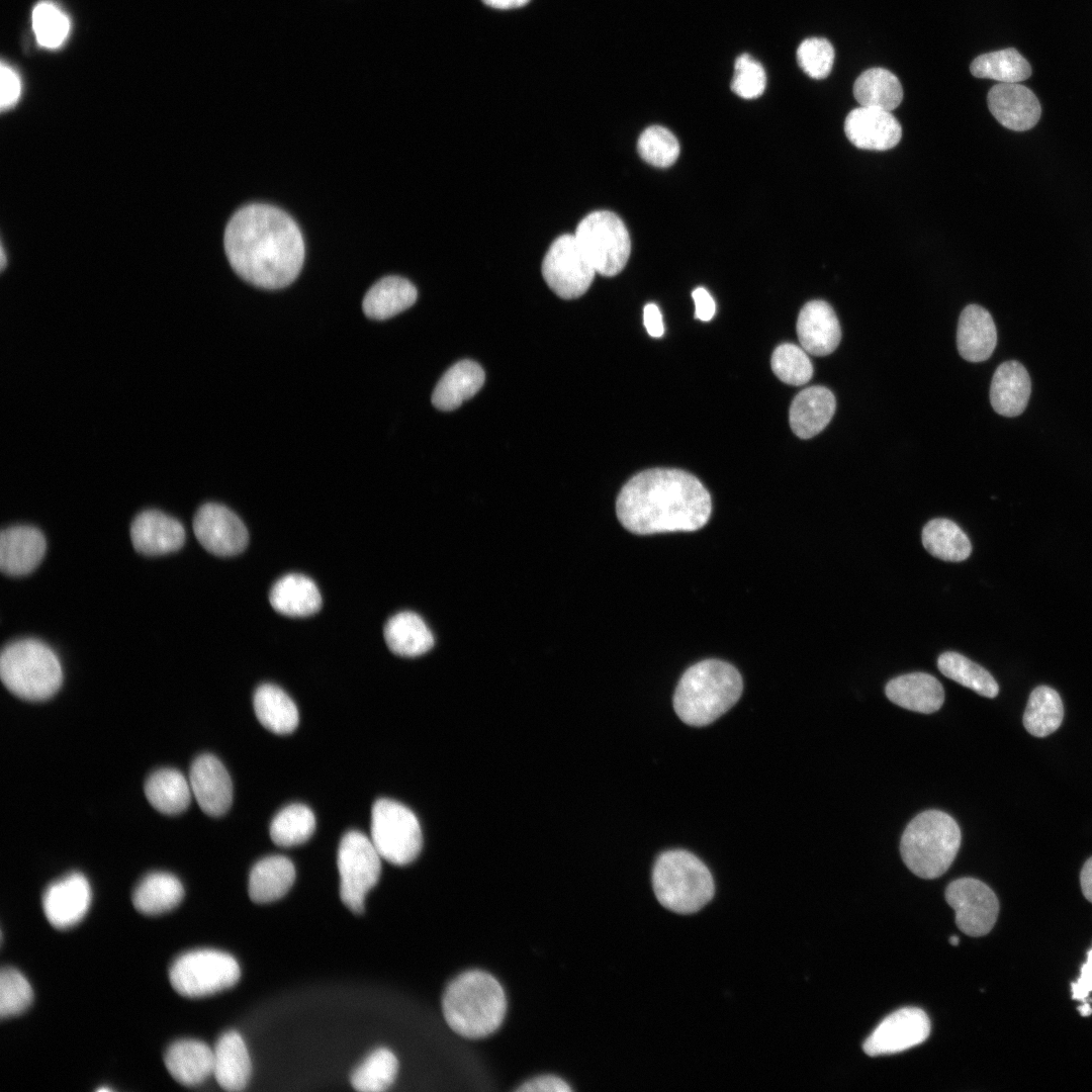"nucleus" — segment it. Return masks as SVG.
I'll return each mask as SVG.
<instances>
[{
  "label": "nucleus",
  "instance_id": "f257e3e1",
  "mask_svg": "<svg viewBox=\"0 0 1092 1092\" xmlns=\"http://www.w3.org/2000/svg\"><path fill=\"white\" fill-rule=\"evenodd\" d=\"M224 251L235 272L265 289L292 283L304 261L305 248L296 222L278 207L264 203L239 209L226 224Z\"/></svg>",
  "mask_w": 1092,
  "mask_h": 1092
},
{
  "label": "nucleus",
  "instance_id": "f03ea898",
  "mask_svg": "<svg viewBox=\"0 0 1092 1092\" xmlns=\"http://www.w3.org/2000/svg\"><path fill=\"white\" fill-rule=\"evenodd\" d=\"M712 500L704 484L681 469L651 468L631 477L621 488L616 513L628 531L638 535L696 531L710 519Z\"/></svg>",
  "mask_w": 1092,
  "mask_h": 1092
},
{
  "label": "nucleus",
  "instance_id": "7ed1b4c3",
  "mask_svg": "<svg viewBox=\"0 0 1092 1092\" xmlns=\"http://www.w3.org/2000/svg\"><path fill=\"white\" fill-rule=\"evenodd\" d=\"M442 1010L447 1024L457 1034L471 1039L483 1038L502 1025L507 1012L506 993L490 974L467 971L446 988Z\"/></svg>",
  "mask_w": 1092,
  "mask_h": 1092
},
{
  "label": "nucleus",
  "instance_id": "20e7f679",
  "mask_svg": "<svg viewBox=\"0 0 1092 1092\" xmlns=\"http://www.w3.org/2000/svg\"><path fill=\"white\" fill-rule=\"evenodd\" d=\"M743 690L739 671L719 659L702 660L681 675L673 696L679 719L691 726H706L727 712Z\"/></svg>",
  "mask_w": 1092,
  "mask_h": 1092
},
{
  "label": "nucleus",
  "instance_id": "39448f33",
  "mask_svg": "<svg viewBox=\"0 0 1092 1092\" xmlns=\"http://www.w3.org/2000/svg\"><path fill=\"white\" fill-rule=\"evenodd\" d=\"M652 889L658 903L676 914L699 912L714 897L715 884L708 867L682 849L662 852L652 869Z\"/></svg>",
  "mask_w": 1092,
  "mask_h": 1092
},
{
  "label": "nucleus",
  "instance_id": "423d86ee",
  "mask_svg": "<svg viewBox=\"0 0 1092 1092\" xmlns=\"http://www.w3.org/2000/svg\"><path fill=\"white\" fill-rule=\"evenodd\" d=\"M961 830L946 813L927 810L907 825L900 852L907 868L922 879H935L946 872L961 845Z\"/></svg>",
  "mask_w": 1092,
  "mask_h": 1092
},
{
  "label": "nucleus",
  "instance_id": "0eeeda50",
  "mask_svg": "<svg viewBox=\"0 0 1092 1092\" xmlns=\"http://www.w3.org/2000/svg\"><path fill=\"white\" fill-rule=\"evenodd\" d=\"M0 676L9 692L27 701L51 698L63 681L59 658L48 645L34 639L16 640L3 648Z\"/></svg>",
  "mask_w": 1092,
  "mask_h": 1092
},
{
  "label": "nucleus",
  "instance_id": "6e6552de",
  "mask_svg": "<svg viewBox=\"0 0 1092 1092\" xmlns=\"http://www.w3.org/2000/svg\"><path fill=\"white\" fill-rule=\"evenodd\" d=\"M241 969L228 952L203 948L184 952L170 967L169 978L174 990L185 997L213 995L237 984Z\"/></svg>",
  "mask_w": 1092,
  "mask_h": 1092
},
{
  "label": "nucleus",
  "instance_id": "1a4fd4ad",
  "mask_svg": "<svg viewBox=\"0 0 1092 1092\" xmlns=\"http://www.w3.org/2000/svg\"><path fill=\"white\" fill-rule=\"evenodd\" d=\"M574 237L597 273L612 277L626 266L631 241L622 219L609 210H596L584 216Z\"/></svg>",
  "mask_w": 1092,
  "mask_h": 1092
},
{
  "label": "nucleus",
  "instance_id": "9d476101",
  "mask_svg": "<svg viewBox=\"0 0 1092 1092\" xmlns=\"http://www.w3.org/2000/svg\"><path fill=\"white\" fill-rule=\"evenodd\" d=\"M371 841L380 856L390 863L408 864L418 857L423 845L419 820L402 804L379 799L371 812Z\"/></svg>",
  "mask_w": 1092,
  "mask_h": 1092
},
{
  "label": "nucleus",
  "instance_id": "9b49d317",
  "mask_svg": "<svg viewBox=\"0 0 1092 1092\" xmlns=\"http://www.w3.org/2000/svg\"><path fill=\"white\" fill-rule=\"evenodd\" d=\"M380 858L371 839L362 832L352 830L342 837L337 856L340 897L355 914L364 911L366 895L378 883Z\"/></svg>",
  "mask_w": 1092,
  "mask_h": 1092
},
{
  "label": "nucleus",
  "instance_id": "f8f14e48",
  "mask_svg": "<svg viewBox=\"0 0 1092 1092\" xmlns=\"http://www.w3.org/2000/svg\"><path fill=\"white\" fill-rule=\"evenodd\" d=\"M541 271L549 288L563 299L584 294L597 273L574 235L570 234L561 235L552 242L543 258Z\"/></svg>",
  "mask_w": 1092,
  "mask_h": 1092
},
{
  "label": "nucleus",
  "instance_id": "ddd939ff",
  "mask_svg": "<svg viewBox=\"0 0 1092 1092\" xmlns=\"http://www.w3.org/2000/svg\"><path fill=\"white\" fill-rule=\"evenodd\" d=\"M945 900L954 910L956 923L967 935L983 936L991 931L999 913L994 892L974 878H961L945 890Z\"/></svg>",
  "mask_w": 1092,
  "mask_h": 1092
},
{
  "label": "nucleus",
  "instance_id": "4468645a",
  "mask_svg": "<svg viewBox=\"0 0 1092 1092\" xmlns=\"http://www.w3.org/2000/svg\"><path fill=\"white\" fill-rule=\"evenodd\" d=\"M192 525L199 543L213 555L234 556L248 545L249 534L245 524L223 505L203 504L196 511Z\"/></svg>",
  "mask_w": 1092,
  "mask_h": 1092
},
{
  "label": "nucleus",
  "instance_id": "2eb2a0df",
  "mask_svg": "<svg viewBox=\"0 0 1092 1092\" xmlns=\"http://www.w3.org/2000/svg\"><path fill=\"white\" fill-rule=\"evenodd\" d=\"M930 1033L927 1014L917 1007H905L888 1015L863 1042L871 1057L901 1053L922 1043Z\"/></svg>",
  "mask_w": 1092,
  "mask_h": 1092
},
{
  "label": "nucleus",
  "instance_id": "dca6fc26",
  "mask_svg": "<svg viewBox=\"0 0 1092 1092\" xmlns=\"http://www.w3.org/2000/svg\"><path fill=\"white\" fill-rule=\"evenodd\" d=\"M90 902V885L80 873H72L51 884L42 896L48 921L60 929L77 924L87 913Z\"/></svg>",
  "mask_w": 1092,
  "mask_h": 1092
},
{
  "label": "nucleus",
  "instance_id": "f3484780",
  "mask_svg": "<svg viewBox=\"0 0 1092 1092\" xmlns=\"http://www.w3.org/2000/svg\"><path fill=\"white\" fill-rule=\"evenodd\" d=\"M191 791L209 816L223 815L233 803V783L221 761L212 754H201L192 763L189 774Z\"/></svg>",
  "mask_w": 1092,
  "mask_h": 1092
},
{
  "label": "nucleus",
  "instance_id": "a211bd4d",
  "mask_svg": "<svg viewBox=\"0 0 1092 1092\" xmlns=\"http://www.w3.org/2000/svg\"><path fill=\"white\" fill-rule=\"evenodd\" d=\"M844 132L848 141L858 149L887 151L900 142L902 127L891 111L859 106L847 114Z\"/></svg>",
  "mask_w": 1092,
  "mask_h": 1092
},
{
  "label": "nucleus",
  "instance_id": "6ab92c4d",
  "mask_svg": "<svg viewBox=\"0 0 1092 1092\" xmlns=\"http://www.w3.org/2000/svg\"><path fill=\"white\" fill-rule=\"evenodd\" d=\"M988 108L997 121L1014 131L1032 128L1039 120L1041 107L1037 97L1019 83H998L987 95Z\"/></svg>",
  "mask_w": 1092,
  "mask_h": 1092
},
{
  "label": "nucleus",
  "instance_id": "aec40b11",
  "mask_svg": "<svg viewBox=\"0 0 1092 1092\" xmlns=\"http://www.w3.org/2000/svg\"><path fill=\"white\" fill-rule=\"evenodd\" d=\"M130 539L135 551L156 556L179 550L185 542V530L173 517L158 510H146L131 522Z\"/></svg>",
  "mask_w": 1092,
  "mask_h": 1092
},
{
  "label": "nucleus",
  "instance_id": "412c9836",
  "mask_svg": "<svg viewBox=\"0 0 1092 1092\" xmlns=\"http://www.w3.org/2000/svg\"><path fill=\"white\" fill-rule=\"evenodd\" d=\"M797 335L802 348L814 356H827L841 340V328L832 306L821 299L807 302L797 320Z\"/></svg>",
  "mask_w": 1092,
  "mask_h": 1092
},
{
  "label": "nucleus",
  "instance_id": "4be33fe9",
  "mask_svg": "<svg viewBox=\"0 0 1092 1092\" xmlns=\"http://www.w3.org/2000/svg\"><path fill=\"white\" fill-rule=\"evenodd\" d=\"M46 549V538L37 528H5L0 534V569L10 576L26 575L40 563Z\"/></svg>",
  "mask_w": 1092,
  "mask_h": 1092
},
{
  "label": "nucleus",
  "instance_id": "5701e85b",
  "mask_svg": "<svg viewBox=\"0 0 1092 1092\" xmlns=\"http://www.w3.org/2000/svg\"><path fill=\"white\" fill-rule=\"evenodd\" d=\"M835 408V396L830 389L821 385L807 387L801 390L791 403V429L799 438L810 439L825 429Z\"/></svg>",
  "mask_w": 1092,
  "mask_h": 1092
},
{
  "label": "nucleus",
  "instance_id": "b1692460",
  "mask_svg": "<svg viewBox=\"0 0 1092 1092\" xmlns=\"http://www.w3.org/2000/svg\"><path fill=\"white\" fill-rule=\"evenodd\" d=\"M996 344L997 332L990 312L978 304L966 306L957 329V346L962 358L983 362L992 355Z\"/></svg>",
  "mask_w": 1092,
  "mask_h": 1092
},
{
  "label": "nucleus",
  "instance_id": "393cba45",
  "mask_svg": "<svg viewBox=\"0 0 1092 1092\" xmlns=\"http://www.w3.org/2000/svg\"><path fill=\"white\" fill-rule=\"evenodd\" d=\"M164 1062L177 1082L193 1087L213 1075L214 1053L203 1041L180 1039L167 1049Z\"/></svg>",
  "mask_w": 1092,
  "mask_h": 1092
},
{
  "label": "nucleus",
  "instance_id": "a878e982",
  "mask_svg": "<svg viewBox=\"0 0 1092 1092\" xmlns=\"http://www.w3.org/2000/svg\"><path fill=\"white\" fill-rule=\"evenodd\" d=\"M1031 382L1025 367L1018 361L998 366L990 386V401L994 411L1004 417H1016L1025 410Z\"/></svg>",
  "mask_w": 1092,
  "mask_h": 1092
},
{
  "label": "nucleus",
  "instance_id": "bb28decb",
  "mask_svg": "<svg viewBox=\"0 0 1092 1092\" xmlns=\"http://www.w3.org/2000/svg\"><path fill=\"white\" fill-rule=\"evenodd\" d=\"M213 1076L226 1091H242L250 1080L252 1063L244 1038L236 1030L225 1031L214 1050Z\"/></svg>",
  "mask_w": 1092,
  "mask_h": 1092
},
{
  "label": "nucleus",
  "instance_id": "cd10ccee",
  "mask_svg": "<svg viewBox=\"0 0 1092 1092\" xmlns=\"http://www.w3.org/2000/svg\"><path fill=\"white\" fill-rule=\"evenodd\" d=\"M894 704L919 713H933L944 702L941 684L925 672H913L891 679L885 689Z\"/></svg>",
  "mask_w": 1092,
  "mask_h": 1092
},
{
  "label": "nucleus",
  "instance_id": "c85d7f7f",
  "mask_svg": "<svg viewBox=\"0 0 1092 1092\" xmlns=\"http://www.w3.org/2000/svg\"><path fill=\"white\" fill-rule=\"evenodd\" d=\"M272 608L288 617H307L322 607V596L315 582L299 573H288L272 585L269 593Z\"/></svg>",
  "mask_w": 1092,
  "mask_h": 1092
},
{
  "label": "nucleus",
  "instance_id": "c756f323",
  "mask_svg": "<svg viewBox=\"0 0 1092 1092\" xmlns=\"http://www.w3.org/2000/svg\"><path fill=\"white\" fill-rule=\"evenodd\" d=\"M483 383L481 366L471 360H461L440 378L432 393V403L440 411H453L477 393Z\"/></svg>",
  "mask_w": 1092,
  "mask_h": 1092
},
{
  "label": "nucleus",
  "instance_id": "7c9ffc66",
  "mask_svg": "<svg viewBox=\"0 0 1092 1092\" xmlns=\"http://www.w3.org/2000/svg\"><path fill=\"white\" fill-rule=\"evenodd\" d=\"M295 881V868L283 855H271L254 864L249 875L250 899L259 904L282 898Z\"/></svg>",
  "mask_w": 1092,
  "mask_h": 1092
},
{
  "label": "nucleus",
  "instance_id": "2f4dec72",
  "mask_svg": "<svg viewBox=\"0 0 1092 1092\" xmlns=\"http://www.w3.org/2000/svg\"><path fill=\"white\" fill-rule=\"evenodd\" d=\"M418 297L414 284L399 276H386L366 292L362 307L367 317L387 320L412 306Z\"/></svg>",
  "mask_w": 1092,
  "mask_h": 1092
},
{
  "label": "nucleus",
  "instance_id": "473e14b6",
  "mask_svg": "<svg viewBox=\"0 0 1092 1092\" xmlns=\"http://www.w3.org/2000/svg\"><path fill=\"white\" fill-rule=\"evenodd\" d=\"M386 645L396 655L415 657L428 652L434 636L416 613L400 612L388 619L383 630Z\"/></svg>",
  "mask_w": 1092,
  "mask_h": 1092
},
{
  "label": "nucleus",
  "instance_id": "72a5a7b5",
  "mask_svg": "<svg viewBox=\"0 0 1092 1092\" xmlns=\"http://www.w3.org/2000/svg\"><path fill=\"white\" fill-rule=\"evenodd\" d=\"M254 710L260 723L276 734L291 733L298 725V711L291 698L279 687L261 685L254 694Z\"/></svg>",
  "mask_w": 1092,
  "mask_h": 1092
},
{
  "label": "nucleus",
  "instance_id": "f704fd0d",
  "mask_svg": "<svg viewBox=\"0 0 1092 1092\" xmlns=\"http://www.w3.org/2000/svg\"><path fill=\"white\" fill-rule=\"evenodd\" d=\"M184 888L175 876L156 872L146 876L132 893L134 908L146 915H158L175 908L183 899Z\"/></svg>",
  "mask_w": 1092,
  "mask_h": 1092
},
{
  "label": "nucleus",
  "instance_id": "c9c22d12",
  "mask_svg": "<svg viewBox=\"0 0 1092 1092\" xmlns=\"http://www.w3.org/2000/svg\"><path fill=\"white\" fill-rule=\"evenodd\" d=\"M853 96L860 106L896 109L903 99L899 79L884 68H871L862 72L853 84Z\"/></svg>",
  "mask_w": 1092,
  "mask_h": 1092
},
{
  "label": "nucleus",
  "instance_id": "e433bc0d",
  "mask_svg": "<svg viewBox=\"0 0 1092 1092\" xmlns=\"http://www.w3.org/2000/svg\"><path fill=\"white\" fill-rule=\"evenodd\" d=\"M191 792L185 777L172 768L156 770L145 784V794L151 805L167 815L183 812L190 804Z\"/></svg>",
  "mask_w": 1092,
  "mask_h": 1092
},
{
  "label": "nucleus",
  "instance_id": "4c0bfd02",
  "mask_svg": "<svg viewBox=\"0 0 1092 1092\" xmlns=\"http://www.w3.org/2000/svg\"><path fill=\"white\" fill-rule=\"evenodd\" d=\"M922 543L932 556L944 561H963L972 551L968 536L947 519L929 521L922 530Z\"/></svg>",
  "mask_w": 1092,
  "mask_h": 1092
},
{
  "label": "nucleus",
  "instance_id": "58836bf2",
  "mask_svg": "<svg viewBox=\"0 0 1092 1092\" xmlns=\"http://www.w3.org/2000/svg\"><path fill=\"white\" fill-rule=\"evenodd\" d=\"M1063 718L1064 707L1057 691L1039 686L1031 692L1023 714V725L1028 733L1045 737L1061 726Z\"/></svg>",
  "mask_w": 1092,
  "mask_h": 1092
},
{
  "label": "nucleus",
  "instance_id": "ea45409f",
  "mask_svg": "<svg viewBox=\"0 0 1092 1092\" xmlns=\"http://www.w3.org/2000/svg\"><path fill=\"white\" fill-rule=\"evenodd\" d=\"M970 71L977 78L999 83H1019L1031 75L1029 63L1013 48L980 55L972 62Z\"/></svg>",
  "mask_w": 1092,
  "mask_h": 1092
},
{
  "label": "nucleus",
  "instance_id": "a19ab883",
  "mask_svg": "<svg viewBox=\"0 0 1092 1092\" xmlns=\"http://www.w3.org/2000/svg\"><path fill=\"white\" fill-rule=\"evenodd\" d=\"M397 1072L398 1061L395 1055L386 1048H379L370 1053L352 1072L350 1082L357 1091L381 1092L393 1084Z\"/></svg>",
  "mask_w": 1092,
  "mask_h": 1092
},
{
  "label": "nucleus",
  "instance_id": "79ce46f5",
  "mask_svg": "<svg viewBox=\"0 0 1092 1092\" xmlns=\"http://www.w3.org/2000/svg\"><path fill=\"white\" fill-rule=\"evenodd\" d=\"M937 667L946 677L983 697L995 698L998 695L999 687L991 673L960 653H942L937 659Z\"/></svg>",
  "mask_w": 1092,
  "mask_h": 1092
},
{
  "label": "nucleus",
  "instance_id": "37998d69",
  "mask_svg": "<svg viewBox=\"0 0 1092 1092\" xmlns=\"http://www.w3.org/2000/svg\"><path fill=\"white\" fill-rule=\"evenodd\" d=\"M315 829V817L312 811L302 804H291L283 808L272 820L270 837L283 847L304 843Z\"/></svg>",
  "mask_w": 1092,
  "mask_h": 1092
},
{
  "label": "nucleus",
  "instance_id": "c03bdc74",
  "mask_svg": "<svg viewBox=\"0 0 1092 1092\" xmlns=\"http://www.w3.org/2000/svg\"><path fill=\"white\" fill-rule=\"evenodd\" d=\"M31 22L37 43L47 49L61 47L70 31L68 16L50 1H41L34 6Z\"/></svg>",
  "mask_w": 1092,
  "mask_h": 1092
},
{
  "label": "nucleus",
  "instance_id": "a18cd8bd",
  "mask_svg": "<svg viewBox=\"0 0 1092 1092\" xmlns=\"http://www.w3.org/2000/svg\"><path fill=\"white\" fill-rule=\"evenodd\" d=\"M770 366L776 376L790 385H803L813 376V365L806 351L792 343H784L775 349Z\"/></svg>",
  "mask_w": 1092,
  "mask_h": 1092
},
{
  "label": "nucleus",
  "instance_id": "49530a36",
  "mask_svg": "<svg viewBox=\"0 0 1092 1092\" xmlns=\"http://www.w3.org/2000/svg\"><path fill=\"white\" fill-rule=\"evenodd\" d=\"M638 152L648 164L665 168L672 165L679 155V144L667 128L652 125L644 129L638 140Z\"/></svg>",
  "mask_w": 1092,
  "mask_h": 1092
},
{
  "label": "nucleus",
  "instance_id": "de8ad7c7",
  "mask_svg": "<svg viewBox=\"0 0 1092 1092\" xmlns=\"http://www.w3.org/2000/svg\"><path fill=\"white\" fill-rule=\"evenodd\" d=\"M33 992L26 978L16 969L0 973V1016L6 1018L23 1012L31 1003Z\"/></svg>",
  "mask_w": 1092,
  "mask_h": 1092
},
{
  "label": "nucleus",
  "instance_id": "09e8293b",
  "mask_svg": "<svg viewBox=\"0 0 1092 1092\" xmlns=\"http://www.w3.org/2000/svg\"><path fill=\"white\" fill-rule=\"evenodd\" d=\"M797 62L810 78L825 79L833 68L834 49L823 37H810L803 40L797 50Z\"/></svg>",
  "mask_w": 1092,
  "mask_h": 1092
},
{
  "label": "nucleus",
  "instance_id": "8fccbe9b",
  "mask_svg": "<svg viewBox=\"0 0 1092 1092\" xmlns=\"http://www.w3.org/2000/svg\"><path fill=\"white\" fill-rule=\"evenodd\" d=\"M734 76L731 81V90L745 99L760 96L766 86V76L763 67L748 54L740 55L734 65Z\"/></svg>",
  "mask_w": 1092,
  "mask_h": 1092
},
{
  "label": "nucleus",
  "instance_id": "3c124183",
  "mask_svg": "<svg viewBox=\"0 0 1092 1092\" xmlns=\"http://www.w3.org/2000/svg\"><path fill=\"white\" fill-rule=\"evenodd\" d=\"M0 80V107L4 111L18 101L21 94V82L18 74L4 63H1Z\"/></svg>",
  "mask_w": 1092,
  "mask_h": 1092
},
{
  "label": "nucleus",
  "instance_id": "603ef678",
  "mask_svg": "<svg viewBox=\"0 0 1092 1092\" xmlns=\"http://www.w3.org/2000/svg\"><path fill=\"white\" fill-rule=\"evenodd\" d=\"M517 1091L569 1092L571 1091V1088L561 1078L553 1075H546L527 1081L521 1087L517 1088Z\"/></svg>",
  "mask_w": 1092,
  "mask_h": 1092
},
{
  "label": "nucleus",
  "instance_id": "864d4df0",
  "mask_svg": "<svg viewBox=\"0 0 1092 1092\" xmlns=\"http://www.w3.org/2000/svg\"><path fill=\"white\" fill-rule=\"evenodd\" d=\"M1092 991V948L1087 953V961L1081 968L1080 977L1072 983L1073 999L1085 1001Z\"/></svg>",
  "mask_w": 1092,
  "mask_h": 1092
},
{
  "label": "nucleus",
  "instance_id": "5fc2aeb1",
  "mask_svg": "<svg viewBox=\"0 0 1092 1092\" xmlns=\"http://www.w3.org/2000/svg\"><path fill=\"white\" fill-rule=\"evenodd\" d=\"M695 302V317L703 322L713 318L716 305L711 294L704 287H698L692 292Z\"/></svg>",
  "mask_w": 1092,
  "mask_h": 1092
},
{
  "label": "nucleus",
  "instance_id": "6e6d98bb",
  "mask_svg": "<svg viewBox=\"0 0 1092 1092\" xmlns=\"http://www.w3.org/2000/svg\"><path fill=\"white\" fill-rule=\"evenodd\" d=\"M643 322L647 333L651 337L659 338L663 335L664 326L662 315L656 304L648 303L644 306Z\"/></svg>",
  "mask_w": 1092,
  "mask_h": 1092
},
{
  "label": "nucleus",
  "instance_id": "4d7b16f0",
  "mask_svg": "<svg viewBox=\"0 0 1092 1092\" xmlns=\"http://www.w3.org/2000/svg\"><path fill=\"white\" fill-rule=\"evenodd\" d=\"M1080 882L1083 895L1092 903V857L1082 868Z\"/></svg>",
  "mask_w": 1092,
  "mask_h": 1092
},
{
  "label": "nucleus",
  "instance_id": "13d9d810",
  "mask_svg": "<svg viewBox=\"0 0 1092 1092\" xmlns=\"http://www.w3.org/2000/svg\"><path fill=\"white\" fill-rule=\"evenodd\" d=\"M485 5L496 9H513L525 6L530 0H481Z\"/></svg>",
  "mask_w": 1092,
  "mask_h": 1092
},
{
  "label": "nucleus",
  "instance_id": "bf43d9fd",
  "mask_svg": "<svg viewBox=\"0 0 1092 1092\" xmlns=\"http://www.w3.org/2000/svg\"><path fill=\"white\" fill-rule=\"evenodd\" d=\"M1078 1010L1082 1016H1089L1090 1014H1092V1008L1087 1002H1084L1081 1006H1079Z\"/></svg>",
  "mask_w": 1092,
  "mask_h": 1092
},
{
  "label": "nucleus",
  "instance_id": "052dcab7",
  "mask_svg": "<svg viewBox=\"0 0 1092 1092\" xmlns=\"http://www.w3.org/2000/svg\"><path fill=\"white\" fill-rule=\"evenodd\" d=\"M948 940H949V943L951 945H953V946H957L959 944V942H960L959 937L956 936V935H951Z\"/></svg>",
  "mask_w": 1092,
  "mask_h": 1092
},
{
  "label": "nucleus",
  "instance_id": "680f3d73",
  "mask_svg": "<svg viewBox=\"0 0 1092 1092\" xmlns=\"http://www.w3.org/2000/svg\"><path fill=\"white\" fill-rule=\"evenodd\" d=\"M0 261H1V268L3 269V268L5 267V262H6V260H5V256H4V249H3V248H1V258H0Z\"/></svg>",
  "mask_w": 1092,
  "mask_h": 1092
},
{
  "label": "nucleus",
  "instance_id": "e2e57ef3",
  "mask_svg": "<svg viewBox=\"0 0 1092 1092\" xmlns=\"http://www.w3.org/2000/svg\"><path fill=\"white\" fill-rule=\"evenodd\" d=\"M97 1091H99V1092H100V1091H110V1089H108V1088H105V1087H103V1088H99V1089H97Z\"/></svg>",
  "mask_w": 1092,
  "mask_h": 1092
}]
</instances>
